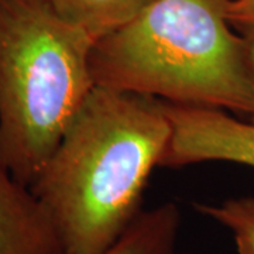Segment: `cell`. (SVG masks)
Wrapping results in <instances>:
<instances>
[{
    "label": "cell",
    "instance_id": "cell-1",
    "mask_svg": "<svg viewBox=\"0 0 254 254\" xmlns=\"http://www.w3.org/2000/svg\"><path fill=\"white\" fill-rule=\"evenodd\" d=\"M173 134L154 98L95 86L30 187L66 254H100L133 225Z\"/></svg>",
    "mask_w": 254,
    "mask_h": 254
},
{
    "label": "cell",
    "instance_id": "cell-2",
    "mask_svg": "<svg viewBox=\"0 0 254 254\" xmlns=\"http://www.w3.org/2000/svg\"><path fill=\"white\" fill-rule=\"evenodd\" d=\"M229 0H153L93 47L96 86L254 122V81Z\"/></svg>",
    "mask_w": 254,
    "mask_h": 254
},
{
    "label": "cell",
    "instance_id": "cell-3",
    "mask_svg": "<svg viewBox=\"0 0 254 254\" xmlns=\"http://www.w3.org/2000/svg\"><path fill=\"white\" fill-rule=\"evenodd\" d=\"M95 44L48 0H0V163L27 187L96 86Z\"/></svg>",
    "mask_w": 254,
    "mask_h": 254
},
{
    "label": "cell",
    "instance_id": "cell-4",
    "mask_svg": "<svg viewBox=\"0 0 254 254\" xmlns=\"http://www.w3.org/2000/svg\"><path fill=\"white\" fill-rule=\"evenodd\" d=\"M161 103L173 128L161 165L225 161L254 170V122L235 119L220 109Z\"/></svg>",
    "mask_w": 254,
    "mask_h": 254
},
{
    "label": "cell",
    "instance_id": "cell-5",
    "mask_svg": "<svg viewBox=\"0 0 254 254\" xmlns=\"http://www.w3.org/2000/svg\"><path fill=\"white\" fill-rule=\"evenodd\" d=\"M0 254H66L43 202L1 163Z\"/></svg>",
    "mask_w": 254,
    "mask_h": 254
},
{
    "label": "cell",
    "instance_id": "cell-6",
    "mask_svg": "<svg viewBox=\"0 0 254 254\" xmlns=\"http://www.w3.org/2000/svg\"><path fill=\"white\" fill-rule=\"evenodd\" d=\"M181 210L165 202L143 210L113 246L100 254H175Z\"/></svg>",
    "mask_w": 254,
    "mask_h": 254
},
{
    "label": "cell",
    "instance_id": "cell-7",
    "mask_svg": "<svg viewBox=\"0 0 254 254\" xmlns=\"http://www.w3.org/2000/svg\"><path fill=\"white\" fill-rule=\"evenodd\" d=\"M153 0H48L71 24L98 41L136 18Z\"/></svg>",
    "mask_w": 254,
    "mask_h": 254
},
{
    "label": "cell",
    "instance_id": "cell-8",
    "mask_svg": "<svg viewBox=\"0 0 254 254\" xmlns=\"http://www.w3.org/2000/svg\"><path fill=\"white\" fill-rule=\"evenodd\" d=\"M200 215L232 233L239 254H254V196L232 198L220 203H195Z\"/></svg>",
    "mask_w": 254,
    "mask_h": 254
},
{
    "label": "cell",
    "instance_id": "cell-9",
    "mask_svg": "<svg viewBox=\"0 0 254 254\" xmlns=\"http://www.w3.org/2000/svg\"><path fill=\"white\" fill-rule=\"evenodd\" d=\"M232 24L243 38L247 61L254 81V21H232Z\"/></svg>",
    "mask_w": 254,
    "mask_h": 254
},
{
    "label": "cell",
    "instance_id": "cell-10",
    "mask_svg": "<svg viewBox=\"0 0 254 254\" xmlns=\"http://www.w3.org/2000/svg\"><path fill=\"white\" fill-rule=\"evenodd\" d=\"M230 21H254V0H229Z\"/></svg>",
    "mask_w": 254,
    "mask_h": 254
}]
</instances>
